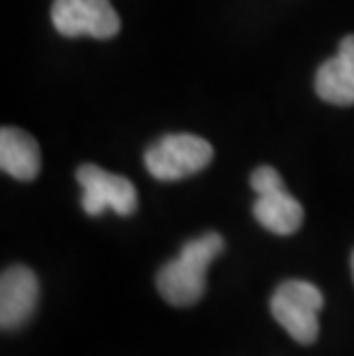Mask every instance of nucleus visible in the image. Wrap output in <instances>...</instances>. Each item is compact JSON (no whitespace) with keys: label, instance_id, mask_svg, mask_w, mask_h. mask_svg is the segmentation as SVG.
I'll return each mask as SVG.
<instances>
[{"label":"nucleus","instance_id":"nucleus-8","mask_svg":"<svg viewBox=\"0 0 354 356\" xmlns=\"http://www.w3.org/2000/svg\"><path fill=\"white\" fill-rule=\"evenodd\" d=\"M0 168L19 181H33L40 175L42 154L33 136L24 129L3 127L0 131Z\"/></svg>","mask_w":354,"mask_h":356},{"label":"nucleus","instance_id":"nucleus-4","mask_svg":"<svg viewBox=\"0 0 354 356\" xmlns=\"http://www.w3.org/2000/svg\"><path fill=\"white\" fill-rule=\"evenodd\" d=\"M51 21L60 35L95 40H111L122 26L111 0H54Z\"/></svg>","mask_w":354,"mask_h":356},{"label":"nucleus","instance_id":"nucleus-10","mask_svg":"<svg viewBox=\"0 0 354 356\" xmlns=\"http://www.w3.org/2000/svg\"><path fill=\"white\" fill-rule=\"evenodd\" d=\"M352 276H354V253H352Z\"/></svg>","mask_w":354,"mask_h":356},{"label":"nucleus","instance_id":"nucleus-6","mask_svg":"<svg viewBox=\"0 0 354 356\" xmlns=\"http://www.w3.org/2000/svg\"><path fill=\"white\" fill-rule=\"evenodd\" d=\"M37 297H40V283L28 267H10L0 278V327L14 331L33 317Z\"/></svg>","mask_w":354,"mask_h":356},{"label":"nucleus","instance_id":"nucleus-3","mask_svg":"<svg viewBox=\"0 0 354 356\" xmlns=\"http://www.w3.org/2000/svg\"><path fill=\"white\" fill-rule=\"evenodd\" d=\"M214 159V147L193 134L163 136L145 152V168L159 181H179L207 168Z\"/></svg>","mask_w":354,"mask_h":356},{"label":"nucleus","instance_id":"nucleus-7","mask_svg":"<svg viewBox=\"0 0 354 356\" xmlns=\"http://www.w3.org/2000/svg\"><path fill=\"white\" fill-rule=\"evenodd\" d=\"M315 92L322 102L334 106L354 104V35L343 37L336 56L318 70Z\"/></svg>","mask_w":354,"mask_h":356},{"label":"nucleus","instance_id":"nucleus-9","mask_svg":"<svg viewBox=\"0 0 354 356\" xmlns=\"http://www.w3.org/2000/svg\"><path fill=\"white\" fill-rule=\"evenodd\" d=\"M253 216L258 218L262 228L278 237H288V234H295L304 223V207L281 184L265 193H258V200L253 202Z\"/></svg>","mask_w":354,"mask_h":356},{"label":"nucleus","instance_id":"nucleus-2","mask_svg":"<svg viewBox=\"0 0 354 356\" xmlns=\"http://www.w3.org/2000/svg\"><path fill=\"white\" fill-rule=\"evenodd\" d=\"M325 306L322 292L308 280H285L272 294L269 308L274 320L299 345H311L318 338V315Z\"/></svg>","mask_w":354,"mask_h":356},{"label":"nucleus","instance_id":"nucleus-1","mask_svg":"<svg viewBox=\"0 0 354 356\" xmlns=\"http://www.w3.org/2000/svg\"><path fill=\"white\" fill-rule=\"evenodd\" d=\"M221 251L223 237L216 232H207L198 239L186 241L175 260L159 269L156 290L170 306H193L205 294L207 267L221 255Z\"/></svg>","mask_w":354,"mask_h":356},{"label":"nucleus","instance_id":"nucleus-5","mask_svg":"<svg viewBox=\"0 0 354 356\" xmlns=\"http://www.w3.org/2000/svg\"><path fill=\"white\" fill-rule=\"evenodd\" d=\"M83 188V209L90 216H99L104 209H113L120 216H131L138 207L136 186L122 175H113L95 163H83L77 170Z\"/></svg>","mask_w":354,"mask_h":356}]
</instances>
